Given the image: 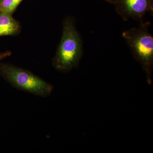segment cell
<instances>
[{"mask_svg": "<svg viewBox=\"0 0 153 153\" xmlns=\"http://www.w3.org/2000/svg\"><path fill=\"white\" fill-rule=\"evenodd\" d=\"M23 0H0V13L11 15Z\"/></svg>", "mask_w": 153, "mask_h": 153, "instance_id": "obj_6", "label": "cell"}, {"mask_svg": "<svg viewBox=\"0 0 153 153\" xmlns=\"http://www.w3.org/2000/svg\"><path fill=\"white\" fill-rule=\"evenodd\" d=\"M82 54V39L74 21L66 18L63 23V33L52 65L58 71L66 72L78 66Z\"/></svg>", "mask_w": 153, "mask_h": 153, "instance_id": "obj_1", "label": "cell"}, {"mask_svg": "<svg viewBox=\"0 0 153 153\" xmlns=\"http://www.w3.org/2000/svg\"><path fill=\"white\" fill-rule=\"evenodd\" d=\"M21 26L11 15L0 13V37L16 35L20 32Z\"/></svg>", "mask_w": 153, "mask_h": 153, "instance_id": "obj_5", "label": "cell"}, {"mask_svg": "<svg viewBox=\"0 0 153 153\" xmlns=\"http://www.w3.org/2000/svg\"><path fill=\"white\" fill-rule=\"evenodd\" d=\"M149 22L140 23L138 27L123 32V37L130 49L134 58L141 64L151 81L153 64V37L149 32Z\"/></svg>", "mask_w": 153, "mask_h": 153, "instance_id": "obj_2", "label": "cell"}, {"mask_svg": "<svg viewBox=\"0 0 153 153\" xmlns=\"http://www.w3.org/2000/svg\"><path fill=\"white\" fill-rule=\"evenodd\" d=\"M0 74L7 82L22 91L41 97L51 94L54 86L31 71L8 63H0Z\"/></svg>", "mask_w": 153, "mask_h": 153, "instance_id": "obj_3", "label": "cell"}, {"mask_svg": "<svg viewBox=\"0 0 153 153\" xmlns=\"http://www.w3.org/2000/svg\"><path fill=\"white\" fill-rule=\"evenodd\" d=\"M11 52L10 51L7 52H0V61L4 60L5 58L9 57L11 55Z\"/></svg>", "mask_w": 153, "mask_h": 153, "instance_id": "obj_7", "label": "cell"}, {"mask_svg": "<svg viewBox=\"0 0 153 153\" xmlns=\"http://www.w3.org/2000/svg\"><path fill=\"white\" fill-rule=\"evenodd\" d=\"M103 1L113 5L116 13L125 22L132 19L142 23L147 13L153 14V0Z\"/></svg>", "mask_w": 153, "mask_h": 153, "instance_id": "obj_4", "label": "cell"}]
</instances>
